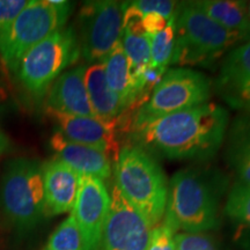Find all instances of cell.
Masks as SVG:
<instances>
[{"mask_svg":"<svg viewBox=\"0 0 250 250\" xmlns=\"http://www.w3.org/2000/svg\"><path fill=\"white\" fill-rule=\"evenodd\" d=\"M9 147V140L7 136L2 132V130L0 129V156H1L4 153L7 151Z\"/></svg>","mask_w":250,"mask_h":250,"instance_id":"obj_29","label":"cell"},{"mask_svg":"<svg viewBox=\"0 0 250 250\" xmlns=\"http://www.w3.org/2000/svg\"><path fill=\"white\" fill-rule=\"evenodd\" d=\"M50 146L55 159L64 162L80 175L107 180L111 175V158L100 149L81 145L65 138L59 131H55L50 138Z\"/></svg>","mask_w":250,"mask_h":250,"instance_id":"obj_15","label":"cell"},{"mask_svg":"<svg viewBox=\"0 0 250 250\" xmlns=\"http://www.w3.org/2000/svg\"><path fill=\"white\" fill-rule=\"evenodd\" d=\"M174 229L164 220L152 229L146 250H176L175 249Z\"/></svg>","mask_w":250,"mask_h":250,"instance_id":"obj_26","label":"cell"},{"mask_svg":"<svg viewBox=\"0 0 250 250\" xmlns=\"http://www.w3.org/2000/svg\"><path fill=\"white\" fill-rule=\"evenodd\" d=\"M124 6L139 18L147 14H159L167 20H170L176 12L177 2L168 0H137L124 2Z\"/></svg>","mask_w":250,"mask_h":250,"instance_id":"obj_24","label":"cell"},{"mask_svg":"<svg viewBox=\"0 0 250 250\" xmlns=\"http://www.w3.org/2000/svg\"><path fill=\"white\" fill-rule=\"evenodd\" d=\"M247 14H248V19L250 21V1L247 2Z\"/></svg>","mask_w":250,"mask_h":250,"instance_id":"obj_30","label":"cell"},{"mask_svg":"<svg viewBox=\"0 0 250 250\" xmlns=\"http://www.w3.org/2000/svg\"><path fill=\"white\" fill-rule=\"evenodd\" d=\"M152 227L114 186L99 250H146Z\"/></svg>","mask_w":250,"mask_h":250,"instance_id":"obj_10","label":"cell"},{"mask_svg":"<svg viewBox=\"0 0 250 250\" xmlns=\"http://www.w3.org/2000/svg\"><path fill=\"white\" fill-rule=\"evenodd\" d=\"M211 81L202 72L186 67L166 70L147 101L136 111L132 129L148 122L208 102Z\"/></svg>","mask_w":250,"mask_h":250,"instance_id":"obj_8","label":"cell"},{"mask_svg":"<svg viewBox=\"0 0 250 250\" xmlns=\"http://www.w3.org/2000/svg\"><path fill=\"white\" fill-rule=\"evenodd\" d=\"M168 22H169V20L159 14H147L142 18L143 29L147 34L148 37L164 30L168 26Z\"/></svg>","mask_w":250,"mask_h":250,"instance_id":"obj_28","label":"cell"},{"mask_svg":"<svg viewBox=\"0 0 250 250\" xmlns=\"http://www.w3.org/2000/svg\"><path fill=\"white\" fill-rule=\"evenodd\" d=\"M86 65H79L59 76L48 92L46 107L71 116L95 117L85 83Z\"/></svg>","mask_w":250,"mask_h":250,"instance_id":"obj_14","label":"cell"},{"mask_svg":"<svg viewBox=\"0 0 250 250\" xmlns=\"http://www.w3.org/2000/svg\"><path fill=\"white\" fill-rule=\"evenodd\" d=\"M174 241L176 250H219L211 237L201 233H176Z\"/></svg>","mask_w":250,"mask_h":250,"instance_id":"obj_25","label":"cell"},{"mask_svg":"<svg viewBox=\"0 0 250 250\" xmlns=\"http://www.w3.org/2000/svg\"><path fill=\"white\" fill-rule=\"evenodd\" d=\"M228 112L212 102L174 112L134 129L148 148L168 159H210L219 151L228 126Z\"/></svg>","mask_w":250,"mask_h":250,"instance_id":"obj_1","label":"cell"},{"mask_svg":"<svg viewBox=\"0 0 250 250\" xmlns=\"http://www.w3.org/2000/svg\"><path fill=\"white\" fill-rule=\"evenodd\" d=\"M218 86L228 102L245 107L250 95V41L226 55L220 67Z\"/></svg>","mask_w":250,"mask_h":250,"instance_id":"obj_16","label":"cell"},{"mask_svg":"<svg viewBox=\"0 0 250 250\" xmlns=\"http://www.w3.org/2000/svg\"><path fill=\"white\" fill-rule=\"evenodd\" d=\"M42 174L45 217L73 210L80 187V174L57 159L43 164Z\"/></svg>","mask_w":250,"mask_h":250,"instance_id":"obj_13","label":"cell"},{"mask_svg":"<svg viewBox=\"0 0 250 250\" xmlns=\"http://www.w3.org/2000/svg\"><path fill=\"white\" fill-rule=\"evenodd\" d=\"M0 202L17 229L28 232L35 228L45 217L42 165L28 158L8 161L1 177Z\"/></svg>","mask_w":250,"mask_h":250,"instance_id":"obj_5","label":"cell"},{"mask_svg":"<svg viewBox=\"0 0 250 250\" xmlns=\"http://www.w3.org/2000/svg\"><path fill=\"white\" fill-rule=\"evenodd\" d=\"M85 83L94 116L105 123L117 124L125 112L117 95L109 88L102 62L86 66Z\"/></svg>","mask_w":250,"mask_h":250,"instance_id":"obj_17","label":"cell"},{"mask_svg":"<svg viewBox=\"0 0 250 250\" xmlns=\"http://www.w3.org/2000/svg\"><path fill=\"white\" fill-rule=\"evenodd\" d=\"M225 212L232 220L250 229V186L237 182L228 193Z\"/></svg>","mask_w":250,"mask_h":250,"instance_id":"obj_22","label":"cell"},{"mask_svg":"<svg viewBox=\"0 0 250 250\" xmlns=\"http://www.w3.org/2000/svg\"><path fill=\"white\" fill-rule=\"evenodd\" d=\"M28 2L27 0H0V35L13 22Z\"/></svg>","mask_w":250,"mask_h":250,"instance_id":"obj_27","label":"cell"},{"mask_svg":"<svg viewBox=\"0 0 250 250\" xmlns=\"http://www.w3.org/2000/svg\"><path fill=\"white\" fill-rule=\"evenodd\" d=\"M46 115L52 120L57 131L70 142L89 146L107 153L111 160H117L121 151L117 139V124L105 123L95 117L71 116L46 107Z\"/></svg>","mask_w":250,"mask_h":250,"instance_id":"obj_12","label":"cell"},{"mask_svg":"<svg viewBox=\"0 0 250 250\" xmlns=\"http://www.w3.org/2000/svg\"><path fill=\"white\" fill-rule=\"evenodd\" d=\"M162 220L176 233L199 234L218 226V199L208 181L197 171H177L168 183Z\"/></svg>","mask_w":250,"mask_h":250,"instance_id":"obj_4","label":"cell"},{"mask_svg":"<svg viewBox=\"0 0 250 250\" xmlns=\"http://www.w3.org/2000/svg\"><path fill=\"white\" fill-rule=\"evenodd\" d=\"M115 187L152 229L165 217L168 181L154 159L139 146H124L115 161Z\"/></svg>","mask_w":250,"mask_h":250,"instance_id":"obj_2","label":"cell"},{"mask_svg":"<svg viewBox=\"0 0 250 250\" xmlns=\"http://www.w3.org/2000/svg\"><path fill=\"white\" fill-rule=\"evenodd\" d=\"M44 250H83V242L73 214H70L51 234Z\"/></svg>","mask_w":250,"mask_h":250,"instance_id":"obj_23","label":"cell"},{"mask_svg":"<svg viewBox=\"0 0 250 250\" xmlns=\"http://www.w3.org/2000/svg\"><path fill=\"white\" fill-rule=\"evenodd\" d=\"M72 4L62 0H30L0 35V59L11 71L28 50L64 28Z\"/></svg>","mask_w":250,"mask_h":250,"instance_id":"obj_6","label":"cell"},{"mask_svg":"<svg viewBox=\"0 0 250 250\" xmlns=\"http://www.w3.org/2000/svg\"><path fill=\"white\" fill-rule=\"evenodd\" d=\"M149 51H151V67L155 70L166 71L170 65L175 48L174 17L170 19L168 26L160 33L149 36Z\"/></svg>","mask_w":250,"mask_h":250,"instance_id":"obj_20","label":"cell"},{"mask_svg":"<svg viewBox=\"0 0 250 250\" xmlns=\"http://www.w3.org/2000/svg\"><path fill=\"white\" fill-rule=\"evenodd\" d=\"M124 2L87 1L79 12L80 54L88 64L102 62L123 35Z\"/></svg>","mask_w":250,"mask_h":250,"instance_id":"obj_9","label":"cell"},{"mask_svg":"<svg viewBox=\"0 0 250 250\" xmlns=\"http://www.w3.org/2000/svg\"><path fill=\"white\" fill-rule=\"evenodd\" d=\"M245 107H246V109H247V110H248V111L250 112V102L248 103V104H246V105H245Z\"/></svg>","mask_w":250,"mask_h":250,"instance_id":"obj_31","label":"cell"},{"mask_svg":"<svg viewBox=\"0 0 250 250\" xmlns=\"http://www.w3.org/2000/svg\"><path fill=\"white\" fill-rule=\"evenodd\" d=\"M175 48L170 64L206 66L241 41L239 33L214 22L193 1L177 5L174 15Z\"/></svg>","mask_w":250,"mask_h":250,"instance_id":"obj_3","label":"cell"},{"mask_svg":"<svg viewBox=\"0 0 250 250\" xmlns=\"http://www.w3.org/2000/svg\"><path fill=\"white\" fill-rule=\"evenodd\" d=\"M110 208V193L102 180L80 175V187L73 214L83 242V250H99Z\"/></svg>","mask_w":250,"mask_h":250,"instance_id":"obj_11","label":"cell"},{"mask_svg":"<svg viewBox=\"0 0 250 250\" xmlns=\"http://www.w3.org/2000/svg\"><path fill=\"white\" fill-rule=\"evenodd\" d=\"M108 86L117 95L125 112L132 110L130 66L123 46L120 42L102 62Z\"/></svg>","mask_w":250,"mask_h":250,"instance_id":"obj_19","label":"cell"},{"mask_svg":"<svg viewBox=\"0 0 250 250\" xmlns=\"http://www.w3.org/2000/svg\"><path fill=\"white\" fill-rule=\"evenodd\" d=\"M80 46L73 27L62 28L28 50L19 61V81L28 93L40 99L56 79L78 61Z\"/></svg>","mask_w":250,"mask_h":250,"instance_id":"obj_7","label":"cell"},{"mask_svg":"<svg viewBox=\"0 0 250 250\" xmlns=\"http://www.w3.org/2000/svg\"><path fill=\"white\" fill-rule=\"evenodd\" d=\"M232 162L240 182L250 186V122H242L232 143Z\"/></svg>","mask_w":250,"mask_h":250,"instance_id":"obj_21","label":"cell"},{"mask_svg":"<svg viewBox=\"0 0 250 250\" xmlns=\"http://www.w3.org/2000/svg\"><path fill=\"white\" fill-rule=\"evenodd\" d=\"M197 7L225 29L239 33L250 41V21L247 2L239 0H201Z\"/></svg>","mask_w":250,"mask_h":250,"instance_id":"obj_18","label":"cell"}]
</instances>
